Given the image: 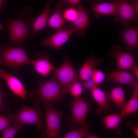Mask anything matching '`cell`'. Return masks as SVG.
Wrapping results in <instances>:
<instances>
[{
    "label": "cell",
    "mask_w": 138,
    "mask_h": 138,
    "mask_svg": "<svg viewBox=\"0 0 138 138\" xmlns=\"http://www.w3.org/2000/svg\"><path fill=\"white\" fill-rule=\"evenodd\" d=\"M77 14L74 20L68 26L69 28L77 36L83 38L85 35V31L90 26L88 14L85 7L81 4L78 7Z\"/></svg>",
    "instance_id": "cell-10"
},
{
    "label": "cell",
    "mask_w": 138,
    "mask_h": 138,
    "mask_svg": "<svg viewBox=\"0 0 138 138\" xmlns=\"http://www.w3.org/2000/svg\"><path fill=\"white\" fill-rule=\"evenodd\" d=\"M64 58V61L62 64L55 68L54 70L63 89L66 93V91L70 86L79 80L78 74L74 68L69 57L65 55Z\"/></svg>",
    "instance_id": "cell-7"
},
{
    "label": "cell",
    "mask_w": 138,
    "mask_h": 138,
    "mask_svg": "<svg viewBox=\"0 0 138 138\" xmlns=\"http://www.w3.org/2000/svg\"><path fill=\"white\" fill-rule=\"evenodd\" d=\"M108 55L111 59L116 60L117 70H132L138 66L130 52L123 51L120 45L111 46Z\"/></svg>",
    "instance_id": "cell-8"
},
{
    "label": "cell",
    "mask_w": 138,
    "mask_h": 138,
    "mask_svg": "<svg viewBox=\"0 0 138 138\" xmlns=\"http://www.w3.org/2000/svg\"><path fill=\"white\" fill-rule=\"evenodd\" d=\"M133 73L134 75L137 78H138V67L134 68L133 70Z\"/></svg>",
    "instance_id": "cell-37"
},
{
    "label": "cell",
    "mask_w": 138,
    "mask_h": 138,
    "mask_svg": "<svg viewBox=\"0 0 138 138\" xmlns=\"http://www.w3.org/2000/svg\"><path fill=\"white\" fill-rule=\"evenodd\" d=\"M103 62L102 59L96 58L92 53L88 56L79 70L78 74L79 80L84 81L91 79L96 68L100 65Z\"/></svg>",
    "instance_id": "cell-15"
},
{
    "label": "cell",
    "mask_w": 138,
    "mask_h": 138,
    "mask_svg": "<svg viewBox=\"0 0 138 138\" xmlns=\"http://www.w3.org/2000/svg\"><path fill=\"white\" fill-rule=\"evenodd\" d=\"M42 114L40 106L34 108L23 105L16 113L9 114L8 118L13 124L22 126L26 124H34L36 129L41 131L44 129Z\"/></svg>",
    "instance_id": "cell-4"
},
{
    "label": "cell",
    "mask_w": 138,
    "mask_h": 138,
    "mask_svg": "<svg viewBox=\"0 0 138 138\" xmlns=\"http://www.w3.org/2000/svg\"><path fill=\"white\" fill-rule=\"evenodd\" d=\"M104 92L109 100L119 109L121 110L123 108L126 102L124 92L121 86L116 87L109 93L106 91Z\"/></svg>",
    "instance_id": "cell-22"
},
{
    "label": "cell",
    "mask_w": 138,
    "mask_h": 138,
    "mask_svg": "<svg viewBox=\"0 0 138 138\" xmlns=\"http://www.w3.org/2000/svg\"><path fill=\"white\" fill-rule=\"evenodd\" d=\"M83 91V86L79 80H78L75 82L70 86L66 93L75 98L79 97Z\"/></svg>",
    "instance_id": "cell-24"
},
{
    "label": "cell",
    "mask_w": 138,
    "mask_h": 138,
    "mask_svg": "<svg viewBox=\"0 0 138 138\" xmlns=\"http://www.w3.org/2000/svg\"><path fill=\"white\" fill-rule=\"evenodd\" d=\"M0 60L1 65L19 72V67L31 64L30 59L21 47H10L0 44Z\"/></svg>",
    "instance_id": "cell-3"
},
{
    "label": "cell",
    "mask_w": 138,
    "mask_h": 138,
    "mask_svg": "<svg viewBox=\"0 0 138 138\" xmlns=\"http://www.w3.org/2000/svg\"><path fill=\"white\" fill-rule=\"evenodd\" d=\"M123 117L119 112L111 114L104 117L103 121L104 128L113 130L118 135H121V124Z\"/></svg>",
    "instance_id": "cell-21"
},
{
    "label": "cell",
    "mask_w": 138,
    "mask_h": 138,
    "mask_svg": "<svg viewBox=\"0 0 138 138\" xmlns=\"http://www.w3.org/2000/svg\"><path fill=\"white\" fill-rule=\"evenodd\" d=\"M47 26L57 31L67 29L62 11L59 7H57L55 11L49 18Z\"/></svg>",
    "instance_id": "cell-23"
},
{
    "label": "cell",
    "mask_w": 138,
    "mask_h": 138,
    "mask_svg": "<svg viewBox=\"0 0 138 138\" xmlns=\"http://www.w3.org/2000/svg\"><path fill=\"white\" fill-rule=\"evenodd\" d=\"M22 126L13 124L9 125L3 131L2 138H14Z\"/></svg>",
    "instance_id": "cell-27"
},
{
    "label": "cell",
    "mask_w": 138,
    "mask_h": 138,
    "mask_svg": "<svg viewBox=\"0 0 138 138\" xmlns=\"http://www.w3.org/2000/svg\"><path fill=\"white\" fill-rule=\"evenodd\" d=\"M107 79L108 81L113 83L133 87L138 82V78L133 72L117 69L109 73Z\"/></svg>",
    "instance_id": "cell-14"
},
{
    "label": "cell",
    "mask_w": 138,
    "mask_h": 138,
    "mask_svg": "<svg viewBox=\"0 0 138 138\" xmlns=\"http://www.w3.org/2000/svg\"><path fill=\"white\" fill-rule=\"evenodd\" d=\"M7 4V2L6 1L0 0V10H3Z\"/></svg>",
    "instance_id": "cell-36"
},
{
    "label": "cell",
    "mask_w": 138,
    "mask_h": 138,
    "mask_svg": "<svg viewBox=\"0 0 138 138\" xmlns=\"http://www.w3.org/2000/svg\"><path fill=\"white\" fill-rule=\"evenodd\" d=\"M36 58L32 60L31 64L36 72L44 77H47L55 68L49 61V55L45 52H38Z\"/></svg>",
    "instance_id": "cell-16"
},
{
    "label": "cell",
    "mask_w": 138,
    "mask_h": 138,
    "mask_svg": "<svg viewBox=\"0 0 138 138\" xmlns=\"http://www.w3.org/2000/svg\"><path fill=\"white\" fill-rule=\"evenodd\" d=\"M77 13V10L72 7L64 10L62 14L64 19L68 22H72L75 19Z\"/></svg>",
    "instance_id": "cell-28"
},
{
    "label": "cell",
    "mask_w": 138,
    "mask_h": 138,
    "mask_svg": "<svg viewBox=\"0 0 138 138\" xmlns=\"http://www.w3.org/2000/svg\"><path fill=\"white\" fill-rule=\"evenodd\" d=\"M3 78L6 82L10 90L16 95L25 100L28 93L21 82L11 73L0 69V79Z\"/></svg>",
    "instance_id": "cell-12"
},
{
    "label": "cell",
    "mask_w": 138,
    "mask_h": 138,
    "mask_svg": "<svg viewBox=\"0 0 138 138\" xmlns=\"http://www.w3.org/2000/svg\"><path fill=\"white\" fill-rule=\"evenodd\" d=\"M3 29L2 24L0 23V30Z\"/></svg>",
    "instance_id": "cell-38"
},
{
    "label": "cell",
    "mask_w": 138,
    "mask_h": 138,
    "mask_svg": "<svg viewBox=\"0 0 138 138\" xmlns=\"http://www.w3.org/2000/svg\"><path fill=\"white\" fill-rule=\"evenodd\" d=\"M90 129V126L88 125L84 128L72 130L67 133L61 138H82L88 132Z\"/></svg>",
    "instance_id": "cell-25"
},
{
    "label": "cell",
    "mask_w": 138,
    "mask_h": 138,
    "mask_svg": "<svg viewBox=\"0 0 138 138\" xmlns=\"http://www.w3.org/2000/svg\"><path fill=\"white\" fill-rule=\"evenodd\" d=\"M118 1V8L114 15L113 21L120 23L123 27H128L132 22L137 20L134 12V0Z\"/></svg>",
    "instance_id": "cell-9"
},
{
    "label": "cell",
    "mask_w": 138,
    "mask_h": 138,
    "mask_svg": "<svg viewBox=\"0 0 138 138\" xmlns=\"http://www.w3.org/2000/svg\"><path fill=\"white\" fill-rule=\"evenodd\" d=\"M0 64H1V61L0 60Z\"/></svg>",
    "instance_id": "cell-39"
},
{
    "label": "cell",
    "mask_w": 138,
    "mask_h": 138,
    "mask_svg": "<svg viewBox=\"0 0 138 138\" xmlns=\"http://www.w3.org/2000/svg\"><path fill=\"white\" fill-rule=\"evenodd\" d=\"M70 104L72 107V113L66 117L69 127L74 130L88 126L86 117L90 107L88 102L86 99L79 97L74 98Z\"/></svg>",
    "instance_id": "cell-5"
},
{
    "label": "cell",
    "mask_w": 138,
    "mask_h": 138,
    "mask_svg": "<svg viewBox=\"0 0 138 138\" xmlns=\"http://www.w3.org/2000/svg\"><path fill=\"white\" fill-rule=\"evenodd\" d=\"M32 6H22L17 14V17L9 18L7 28L8 31L9 44H15L21 47L27 40L34 37L33 28L35 19L32 18Z\"/></svg>",
    "instance_id": "cell-1"
},
{
    "label": "cell",
    "mask_w": 138,
    "mask_h": 138,
    "mask_svg": "<svg viewBox=\"0 0 138 138\" xmlns=\"http://www.w3.org/2000/svg\"><path fill=\"white\" fill-rule=\"evenodd\" d=\"M84 138H99L96 134L93 133H88L84 137Z\"/></svg>",
    "instance_id": "cell-35"
},
{
    "label": "cell",
    "mask_w": 138,
    "mask_h": 138,
    "mask_svg": "<svg viewBox=\"0 0 138 138\" xmlns=\"http://www.w3.org/2000/svg\"><path fill=\"white\" fill-rule=\"evenodd\" d=\"M119 38L122 40L127 51L138 49V29L137 27L125 28L121 32Z\"/></svg>",
    "instance_id": "cell-17"
},
{
    "label": "cell",
    "mask_w": 138,
    "mask_h": 138,
    "mask_svg": "<svg viewBox=\"0 0 138 138\" xmlns=\"http://www.w3.org/2000/svg\"><path fill=\"white\" fill-rule=\"evenodd\" d=\"M81 2L80 0H59L57 2V7H59L61 11L63 9L64 10L71 7H78L80 4Z\"/></svg>",
    "instance_id": "cell-26"
},
{
    "label": "cell",
    "mask_w": 138,
    "mask_h": 138,
    "mask_svg": "<svg viewBox=\"0 0 138 138\" xmlns=\"http://www.w3.org/2000/svg\"><path fill=\"white\" fill-rule=\"evenodd\" d=\"M6 96V94L0 88V112L1 111L4 109L5 104L3 99Z\"/></svg>",
    "instance_id": "cell-33"
},
{
    "label": "cell",
    "mask_w": 138,
    "mask_h": 138,
    "mask_svg": "<svg viewBox=\"0 0 138 138\" xmlns=\"http://www.w3.org/2000/svg\"><path fill=\"white\" fill-rule=\"evenodd\" d=\"M42 104L46 112L45 138H61L62 112L55 108L51 103L44 102Z\"/></svg>",
    "instance_id": "cell-6"
},
{
    "label": "cell",
    "mask_w": 138,
    "mask_h": 138,
    "mask_svg": "<svg viewBox=\"0 0 138 138\" xmlns=\"http://www.w3.org/2000/svg\"><path fill=\"white\" fill-rule=\"evenodd\" d=\"M81 84L88 91H91L93 88L96 85L91 79L83 81Z\"/></svg>",
    "instance_id": "cell-32"
},
{
    "label": "cell",
    "mask_w": 138,
    "mask_h": 138,
    "mask_svg": "<svg viewBox=\"0 0 138 138\" xmlns=\"http://www.w3.org/2000/svg\"><path fill=\"white\" fill-rule=\"evenodd\" d=\"M12 122L9 118L5 117L0 114V131H3L9 125L10 123Z\"/></svg>",
    "instance_id": "cell-30"
},
{
    "label": "cell",
    "mask_w": 138,
    "mask_h": 138,
    "mask_svg": "<svg viewBox=\"0 0 138 138\" xmlns=\"http://www.w3.org/2000/svg\"><path fill=\"white\" fill-rule=\"evenodd\" d=\"M52 2L53 1H47L44 8L35 19L33 28L34 37L38 34L40 30L47 26L51 9V4Z\"/></svg>",
    "instance_id": "cell-20"
},
{
    "label": "cell",
    "mask_w": 138,
    "mask_h": 138,
    "mask_svg": "<svg viewBox=\"0 0 138 138\" xmlns=\"http://www.w3.org/2000/svg\"><path fill=\"white\" fill-rule=\"evenodd\" d=\"M74 33L69 29L57 31L55 33L49 36L43 40L41 45L56 50L61 49Z\"/></svg>",
    "instance_id": "cell-11"
},
{
    "label": "cell",
    "mask_w": 138,
    "mask_h": 138,
    "mask_svg": "<svg viewBox=\"0 0 138 138\" xmlns=\"http://www.w3.org/2000/svg\"><path fill=\"white\" fill-rule=\"evenodd\" d=\"M118 6V1L112 3H92L91 10L90 12H95V17L100 18L103 15H114L117 12Z\"/></svg>",
    "instance_id": "cell-19"
},
{
    "label": "cell",
    "mask_w": 138,
    "mask_h": 138,
    "mask_svg": "<svg viewBox=\"0 0 138 138\" xmlns=\"http://www.w3.org/2000/svg\"><path fill=\"white\" fill-rule=\"evenodd\" d=\"M132 95L123 108L119 112L123 118L131 116H135L138 111V82L133 86Z\"/></svg>",
    "instance_id": "cell-18"
},
{
    "label": "cell",
    "mask_w": 138,
    "mask_h": 138,
    "mask_svg": "<svg viewBox=\"0 0 138 138\" xmlns=\"http://www.w3.org/2000/svg\"><path fill=\"white\" fill-rule=\"evenodd\" d=\"M126 127L130 128L133 131L136 137H138V125L135 124L132 120H129L126 122Z\"/></svg>",
    "instance_id": "cell-31"
},
{
    "label": "cell",
    "mask_w": 138,
    "mask_h": 138,
    "mask_svg": "<svg viewBox=\"0 0 138 138\" xmlns=\"http://www.w3.org/2000/svg\"><path fill=\"white\" fill-rule=\"evenodd\" d=\"M134 14L137 20L138 18V1L134 0Z\"/></svg>",
    "instance_id": "cell-34"
},
{
    "label": "cell",
    "mask_w": 138,
    "mask_h": 138,
    "mask_svg": "<svg viewBox=\"0 0 138 138\" xmlns=\"http://www.w3.org/2000/svg\"><path fill=\"white\" fill-rule=\"evenodd\" d=\"M38 85V88L32 91V98L35 106L44 102L56 104L63 101L66 97L67 94L55 75L49 80H41Z\"/></svg>",
    "instance_id": "cell-2"
},
{
    "label": "cell",
    "mask_w": 138,
    "mask_h": 138,
    "mask_svg": "<svg viewBox=\"0 0 138 138\" xmlns=\"http://www.w3.org/2000/svg\"><path fill=\"white\" fill-rule=\"evenodd\" d=\"M105 77V74L101 70L95 69L91 79L95 85L98 86L104 81Z\"/></svg>",
    "instance_id": "cell-29"
},
{
    "label": "cell",
    "mask_w": 138,
    "mask_h": 138,
    "mask_svg": "<svg viewBox=\"0 0 138 138\" xmlns=\"http://www.w3.org/2000/svg\"><path fill=\"white\" fill-rule=\"evenodd\" d=\"M90 92L98 105L96 110L97 113L101 115L109 113L113 108V106L104 91L96 86Z\"/></svg>",
    "instance_id": "cell-13"
}]
</instances>
